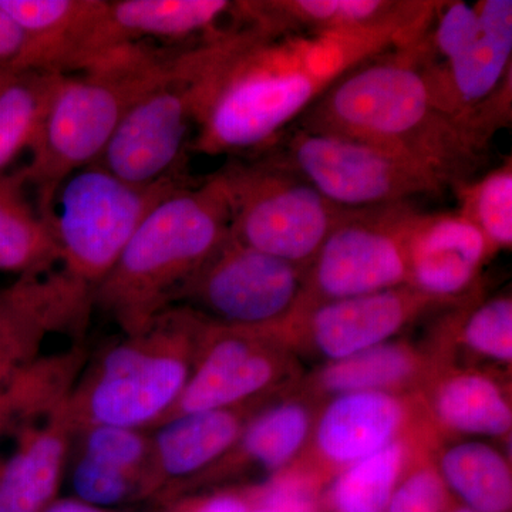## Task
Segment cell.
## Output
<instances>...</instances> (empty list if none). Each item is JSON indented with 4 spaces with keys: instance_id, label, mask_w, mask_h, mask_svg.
<instances>
[{
    "instance_id": "83f0119b",
    "label": "cell",
    "mask_w": 512,
    "mask_h": 512,
    "mask_svg": "<svg viewBox=\"0 0 512 512\" xmlns=\"http://www.w3.org/2000/svg\"><path fill=\"white\" fill-rule=\"evenodd\" d=\"M463 305V303H461ZM461 305L443 325V333L430 346L440 359L451 348H461L474 359L510 367L512 363L511 295L493 296L478 302L477 296Z\"/></svg>"
},
{
    "instance_id": "d4e9b609",
    "label": "cell",
    "mask_w": 512,
    "mask_h": 512,
    "mask_svg": "<svg viewBox=\"0 0 512 512\" xmlns=\"http://www.w3.org/2000/svg\"><path fill=\"white\" fill-rule=\"evenodd\" d=\"M431 458L448 493L477 512H511L510 460L493 444L480 440L440 441Z\"/></svg>"
},
{
    "instance_id": "8992f818",
    "label": "cell",
    "mask_w": 512,
    "mask_h": 512,
    "mask_svg": "<svg viewBox=\"0 0 512 512\" xmlns=\"http://www.w3.org/2000/svg\"><path fill=\"white\" fill-rule=\"evenodd\" d=\"M228 47L227 33L181 47L170 72L128 107L93 165L136 185L187 177L190 136Z\"/></svg>"
},
{
    "instance_id": "7a4b0ae2",
    "label": "cell",
    "mask_w": 512,
    "mask_h": 512,
    "mask_svg": "<svg viewBox=\"0 0 512 512\" xmlns=\"http://www.w3.org/2000/svg\"><path fill=\"white\" fill-rule=\"evenodd\" d=\"M417 39L342 74L295 127L375 147L450 188L473 178L484 150L434 100Z\"/></svg>"
},
{
    "instance_id": "30bf717a",
    "label": "cell",
    "mask_w": 512,
    "mask_h": 512,
    "mask_svg": "<svg viewBox=\"0 0 512 512\" xmlns=\"http://www.w3.org/2000/svg\"><path fill=\"white\" fill-rule=\"evenodd\" d=\"M258 153L345 210L412 201L446 190L433 175L375 147L295 126Z\"/></svg>"
},
{
    "instance_id": "6da1fadb",
    "label": "cell",
    "mask_w": 512,
    "mask_h": 512,
    "mask_svg": "<svg viewBox=\"0 0 512 512\" xmlns=\"http://www.w3.org/2000/svg\"><path fill=\"white\" fill-rule=\"evenodd\" d=\"M420 35H272L249 26L215 73L192 153L259 151L305 113L342 74Z\"/></svg>"
},
{
    "instance_id": "44dd1931",
    "label": "cell",
    "mask_w": 512,
    "mask_h": 512,
    "mask_svg": "<svg viewBox=\"0 0 512 512\" xmlns=\"http://www.w3.org/2000/svg\"><path fill=\"white\" fill-rule=\"evenodd\" d=\"M440 357L430 346L393 339L345 359L322 363L303 384L313 400L360 392L416 393Z\"/></svg>"
},
{
    "instance_id": "2e32d148",
    "label": "cell",
    "mask_w": 512,
    "mask_h": 512,
    "mask_svg": "<svg viewBox=\"0 0 512 512\" xmlns=\"http://www.w3.org/2000/svg\"><path fill=\"white\" fill-rule=\"evenodd\" d=\"M495 251L458 212H423L409 238L407 286L444 305L476 296L484 266Z\"/></svg>"
},
{
    "instance_id": "ba28073f",
    "label": "cell",
    "mask_w": 512,
    "mask_h": 512,
    "mask_svg": "<svg viewBox=\"0 0 512 512\" xmlns=\"http://www.w3.org/2000/svg\"><path fill=\"white\" fill-rule=\"evenodd\" d=\"M188 184L187 177L130 184L96 165L74 173L57 192L53 207L63 271L94 291L150 211Z\"/></svg>"
},
{
    "instance_id": "7402d4cb",
    "label": "cell",
    "mask_w": 512,
    "mask_h": 512,
    "mask_svg": "<svg viewBox=\"0 0 512 512\" xmlns=\"http://www.w3.org/2000/svg\"><path fill=\"white\" fill-rule=\"evenodd\" d=\"M76 430L67 400L40 427H23L0 464V512H42L55 497Z\"/></svg>"
},
{
    "instance_id": "836d02e7",
    "label": "cell",
    "mask_w": 512,
    "mask_h": 512,
    "mask_svg": "<svg viewBox=\"0 0 512 512\" xmlns=\"http://www.w3.org/2000/svg\"><path fill=\"white\" fill-rule=\"evenodd\" d=\"M431 451H420L413 458L386 512H446L451 507L450 493L431 458Z\"/></svg>"
},
{
    "instance_id": "4fadbf2b",
    "label": "cell",
    "mask_w": 512,
    "mask_h": 512,
    "mask_svg": "<svg viewBox=\"0 0 512 512\" xmlns=\"http://www.w3.org/2000/svg\"><path fill=\"white\" fill-rule=\"evenodd\" d=\"M450 308L454 306L404 285L319 303L295 313L271 332L295 355L309 353L328 363L396 339L427 313Z\"/></svg>"
},
{
    "instance_id": "f1b7e54d",
    "label": "cell",
    "mask_w": 512,
    "mask_h": 512,
    "mask_svg": "<svg viewBox=\"0 0 512 512\" xmlns=\"http://www.w3.org/2000/svg\"><path fill=\"white\" fill-rule=\"evenodd\" d=\"M64 76L23 70L0 87V174L35 144Z\"/></svg>"
},
{
    "instance_id": "ffe728a7",
    "label": "cell",
    "mask_w": 512,
    "mask_h": 512,
    "mask_svg": "<svg viewBox=\"0 0 512 512\" xmlns=\"http://www.w3.org/2000/svg\"><path fill=\"white\" fill-rule=\"evenodd\" d=\"M271 400L232 409L181 414L154 427L156 433L150 437L147 488L175 481H195L204 476L227 456L248 420Z\"/></svg>"
},
{
    "instance_id": "d6986e66",
    "label": "cell",
    "mask_w": 512,
    "mask_h": 512,
    "mask_svg": "<svg viewBox=\"0 0 512 512\" xmlns=\"http://www.w3.org/2000/svg\"><path fill=\"white\" fill-rule=\"evenodd\" d=\"M416 394L443 439L510 437L511 393L494 373L440 360Z\"/></svg>"
},
{
    "instance_id": "60d3db41",
    "label": "cell",
    "mask_w": 512,
    "mask_h": 512,
    "mask_svg": "<svg viewBox=\"0 0 512 512\" xmlns=\"http://www.w3.org/2000/svg\"><path fill=\"white\" fill-rule=\"evenodd\" d=\"M446 512H477L470 510V508L464 507V505H456V507H450Z\"/></svg>"
},
{
    "instance_id": "f546056e",
    "label": "cell",
    "mask_w": 512,
    "mask_h": 512,
    "mask_svg": "<svg viewBox=\"0 0 512 512\" xmlns=\"http://www.w3.org/2000/svg\"><path fill=\"white\" fill-rule=\"evenodd\" d=\"M458 214L490 242L495 254L512 247L511 157L478 178L451 185Z\"/></svg>"
},
{
    "instance_id": "4dcf8cb0",
    "label": "cell",
    "mask_w": 512,
    "mask_h": 512,
    "mask_svg": "<svg viewBox=\"0 0 512 512\" xmlns=\"http://www.w3.org/2000/svg\"><path fill=\"white\" fill-rule=\"evenodd\" d=\"M328 474L305 456L293 461L264 483L245 493L249 505L276 508L286 512H325Z\"/></svg>"
},
{
    "instance_id": "5b68a950",
    "label": "cell",
    "mask_w": 512,
    "mask_h": 512,
    "mask_svg": "<svg viewBox=\"0 0 512 512\" xmlns=\"http://www.w3.org/2000/svg\"><path fill=\"white\" fill-rule=\"evenodd\" d=\"M205 320L173 306L143 332L107 346L67 399L74 430L154 429L177 402L200 352Z\"/></svg>"
},
{
    "instance_id": "8fae6325",
    "label": "cell",
    "mask_w": 512,
    "mask_h": 512,
    "mask_svg": "<svg viewBox=\"0 0 512 512\" xmlns=\"http://www.w3.org/2000/svg\"><path fill=\"white\" fill-rule=\"evenodd\" d=\"M305 272L302 266L239 244L229 234L178 303L212 325L275 329L298 308Z\"/></svg>"
},
{
    "instance_id": "603a6c76",
    "label": "cell",
    "mask_w": 512,
    "mask_h": 512,
    "mask_svg": "<svg viewBox=\"0 0 512 512\" xmlns=\"http://www.w3.org/2000/svg\"><path fill=\"white\" fill-rule=\"evenodd\" d=\"M106 0H0L26 36L23 70L74 72Z\"/></svg>"
},
{
    "instance_id": "ab89813d",
    "label": "cell",
    "mask_w": 512,
    "mask_h": 512,
    "mask_svg": "<svg viewBox=\"0 0 512 512\" xmlns=\"http://www.w3.org/2000/svg\"><path fill=\"white\" fill-rule=\"evenodd\" d=\"M12 74L13 72H8V70H0V87H2L3 84L8 82Z\"/></svg>"
},
{
    "instance_id": "484cf974",
    "label": "cell",
    "mask_w": 512,
    "mask_h": 512,
    "mask_svg": "<svg viewBox=\"0 0 512 512\" xmlns=\"http://www.w3.org/2000/svg\"><path fill=\"white\" fill-rule=\"evenodd\" d=\"M440 436L407 437L338 471L325 491V511L386 512L413 458L434 450Z\"/></svg>"
},
{
    "instance_id": "3957f363",
    "label": "cell",
    "mask_w": 512,
    "mask_h": 512,
    "mask_svg": "<svg viewBox=\"0 0 512 512\" xmlns=\"http://www.w3.org/2000/svg\"><path fill=\"white\" fill-rule=\"evenodd\" d=\"M228 235L227 198L217 174L178 188L141 222L110 274L94 288L93 305L126 336L143 332L180 301Z\"/></svg>"
},
{
    "instance_id": "277c9868",
    "label": "cell",
    "mask_w": 512,
    "mask_h": 512,
    "mask_svg": "<svg viewBox=\"0 0 512 512\" xmlns=\"http://www.w3.org/2000/svg\"><path fill=\"white\" fill-rule=\"evenodd\" d=\"M180 49L167 52L148 43L121 47L94 60L79 76H64L30 148L29 164L20 168L43 220L52 224L62 185L96 163L128 107L170 72Z\"/></svg>"
},
{
    "instance_id": "ac0fdd59",
    "label": "cell",
    "mask_w": 512,
    "mask_h": 512,
    "mask_svg": "<svg viewBox=\"0 0 512 512\" xmlns=\"http://www.w3.org/2000/svg\"><path fill=\"white\" fill-rule=\"evenodd\" d=\"M242 18L274 35H420L437 2L419 0H258L238 2Z\"/></svg>"
},
{
    "instance_id": "b9f144b4",
    "label": "cell",
    "mask_w": 512,
    "mask_h": 512,
    "mask_svg": "<svg viewBox=\"0 0 512 512\" xmlns=\"http://www.w3.org/2000/svg\"><path fill=\"white\" fill-rule=\"evenodd\" d=\"M6 382H3V380H0V402H2L3 393H5L6 389Z\"/></svg>"
},
{
    "instance_id": "52a82bcc",
    "label": "cell",
    "mask_w": 512,
    "mask_h": 512,
    "mask_svg": "<svg viewBox=\"0 0 512 512\" xmlns=\"http://www.w3.org/2000/svg\"><path fill=\"white\" fill-rule=\"evenodd\" d=\"M218 171L239 244L308 268L345 208L264 153Z\"/></svg>"
},
{
    "instance_id": "5bb4252c",
    "label": "cell",
    "mask_w": 512,
    "mask_h": 512,
    "mask_svg": "<svg viewBox=\"0 0 512 512\" xmlns=\"http://www.w3.org/2000/svg\"><path fill=\"white\" fill-rule=\"evenodd\" d=\"M440 436L416 393L360 392L326 400L302 456L330 478L407 437Z\"/></svg>"
},
{
    "instance_id": "e575fe53",
    "label": "cell",
    "mask_w": 512,
    "mask_h": 512,
    "mask_svg": "<svg viewBox=\"0 0 512 512\" xmlns=\"http://www.w3.org/2000/svg\"><path fill=\"white\" fill-rule=\"evenodd\" d=\"M26 49V36L8 13L0 8V70L20 72Z\"/></svg>"
},
{
    "instance_id": "1f68e13d",
    "label": "cell",
    "mask_w": 512,
    "mask_h": 512,
    "mask_svg": "<svg viewBox=\"0 0 512 512\" xmlns=\"http://www.w3.org/2000/svg\"><path fill=\"white\" fill-rule=\"evenodd\" d=\"M76 436L79 437V454L146 478L150 460V436L146 431L92 426L77 431Z\"/></svg>"
},
{
    "instance_id": "4316f807",
    "label": "cell",
    "mask_w": 512,
    "mask_h": 512,
    "mask_svg": "<svg viewBox=\"0 0 512 512\" xmlns=\"http://www.w3.org/2000/svg\"><path fill=\"white\" fill-rule=\"evenodd\" d=\"M22 170L0 174V272L40 275L60 264L52 224L26 197Z\"/></svg>"
},
{
    "instance_id": "8d00e7d4",
    "label": "cell",
    "mask_w": 512,
    "mask_h": 512,
    "mask_svg": "<svg viewBox=\"0 0 512 512\" xmlns=\"http://www.w3.org/2000/svg\"><path fill=\"white\" fill-rule=\"evenodd\" d=\"M42 512H101L99 508L82 503V501L64 500L49 505Z\"/></svg>"
},
{
    "instance_id": "74e56055",
    "label": "cell",
    "mask_w": 512,
    "mask_h": 512,
    "mask_svg": "<svg viewBox=\"0 0 512 512\" xmlns=\"http://www.w3.org/2000/svg\"><path fill=\"white\" fill-rule=\"evenodd\" d=\"M13 424L15 423H13L12 417H10L8 413L3 412V410H0V436H2L9 427H12Z\"/></svg>"
},
{
    "instance_id": "d590c367",
    "label": "cell",
    "mask_w": 512,
    "mask_h": 512,
    "mask_svg": "<svg viewBox=\"0 0 512 512\" xmlns=\"http://www.w3.org/2000/svg\"><path fill=\"white\" fill-rule=\"evenodd\" d=\"M249 503L245 494L221 493L212 495L191 512H247Z\"/></svg>"
},
{
    "instance_id": "e0dca14e",
    "label": "cell",
    "mask_w": 512,
    "mask_h": 512,
    "mask_svg": "<svg viewBox=\"0 0 512 512\" xmlns=\"http://www.w3.org/2000/svg\"><path fill=\"white\" fill-rule=\"evenodd\" d=\"M235 9L237 2L228 0H106L74 72L121 47L147 45V40L201 42L228 28L222 22Z\"/></svg>"
},
{
    "instance_id": "7c38bea8",
    "label": "cell",
    "mask_w": 512,
    "mask_h": 512,
    "mask_svg": "<svg viewBox=\"0 0 512 512\" xmlns=\"http://www.w3.org/2000/svg\"><path fill=\"white\" fill-rule=\"evenodd\" d=\"M298 377V357L271 330L227 328L205 322L190 379L157 426L181 414L274 399Z\"/></svg>"
},
{
    "instance_id": "f35d334b",
    "label": "cell",
    "mask_w": 512,
    "mask_h": 512,
    "mask_svg": "<svg viewBox=\"0 0 512 512\" xmlns=\"http://www.w3.org/2000/svg\"><path fill=\"white\" fill-rule=\"evenodd\" d=\"M247 512H286L282 510H276V508L259 507V505H249Z\"/></svg>"
},
{
    "instance_id": "9a60e30c",
    "label": "cell",
    "mask_w": 512,
    "mask_h": 512,
    "mask_svg": "<svg viewBox=\"0 0 512 512\" xmlns=\"http://www.w3.org/2000/svg\"><path fill=\"white\" fill-rule=\"evenodd\" d=\"M93 308V289L62 268L0 289V380L9 383L40 357L50 335L82 338Z\"/></svg>"
},
{
    "instance_id": "d6a6232c",
    "label": "cell",
    "mask_w": 512,
    "mask_h": 512,
    "mask_svg": "<svg viewBox=\"0 0 512 512\" xmlns=\"http://www.w3.org/2000/svg\"><path fill=\"white\" fill-rule=\"evenodd\" d=\"M70 484L79 501L99 508L123 503L133 494L137 485L146 487V478L77 454Z\"/></svg>"
},
{
    "instance_id": "cb8c5ba5",
    "label": "cell",
    "mask_w": 512,
    "mask_h": 512,
    "mask_svg": "<svg viewBox=\"0 0 512 512\" xmlns=\"http://www.w3.org/2000/svg\"><path fill=\"white\" fill-rule=\"evenodd\" d=\"M313 402L305 393L266 403L245 424L227 456L201 478L225 476L242 467L259 468L271 476L288 467L308 447L316 419Z\"/></svg>"
},
{
    "instance_id": "9c48e42d",
    "label": "cell",
    "mask_w": 512,
    "mask_h": 512,
    "mask_svg": "<svg viewBox=\"0 0 512 512\" xmlns=\"http://www.w3.org/2000/svg\"><path fill=\"white\" fill-rule=\"evenodd\" d=\"M419 214L412 201L345 210L306 268L293 315L319 303L407 285L409 238Z\"/></svg>"
}]
</instances>
